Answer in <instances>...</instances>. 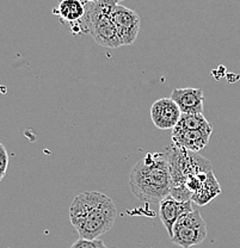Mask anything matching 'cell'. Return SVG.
<instances>
[{"mask_svg": "<svg viewBox=\"0 0 240 248\" xmlns=\"http://www.w3.org/2000/svg\"><path fill=\"white\" fill-rule=\"evenodd\" d=\"M53 14L59 17L63 23L69 25L81 22L85 16V2L81 0H59Z\"/></svg>", "mask_w": 240, "mask_h": 248, "instance_id": "8fae6325", "label": "cell"}, {"mask_svg": "<svg viewBox=\"0 0 240 248\" xmlns=\"http://www.w3.org/2000/svg\"><path fill=\"white\" fill-rule=\"evenodd\" d=\"M192 202H179L172 196H167L159 203V217L161 223L166 228L170 237L174 235V226L180 216L192 211Z\"/></svg>", "mask_w": 240, "mask_h": 248, "instance_id": "ba28073f", "label": "cell"}, {"mask_svg": "<svg viewBox=\"0 0 240 248\" xmlns=\"http://www.w3.org/2000/svg\"><path fill=\"white\" fill-rule=\"evenodd\" d=\"M179 108L171 98H161L154 102L151 108V120L157 128L166 130L174 129L180 120Z\"/></svg>", "mask_w": 240, "mask_h": 248, "instance_id": "52a82bcc", "label": "cell"}, {"mask_svg": "<svg viewBox=\"0 0 240 248\" xmlns=\"http://www.w3.org/2000/svg\"><path fill=\"white\" fill-rule=\"evenodd\" d=\"M112 18L122 46H131L138 38L141 28V19L134 10L117 4L113 9Z\"/></svg>", "mask_w": 240, "mask_h": 248, "instance_id": "8992f818", "label": "cell"}, {"mask_svg": "<svg viewBox=\"0 0 240 248\" xmlns=\"http://www.w3.org/2000/svg\"><path fill=\"white\" fill-rule=\"evenodd\" d=\"M82 2H87V1H95V0H81Z\"/></svg>", "mask_w": 240, "mask_h": 248, "instance_id": "2e32d148", "label": "cell"}, {"mask_svg": "<svg viewBox=\"0 0 240 248\" xmlns=\"http://www.w3.org/2000/svg\"><path fill=\"white\" fill-rule=\"evenodd\" d=\"M69 248H108L104 245L102 240H86V239H80L77 240L73 245Z\"/></svg>", "mask_w": 240, "mask_h": 248, "instance_id": "5bb4252c", "label": "cell"}, {"mask_svg": "<svg viewBox=\"0 0 240 248\" xmlns=\"http://www.w3.org/2000/svg\"><path fill=\"white\" fill-rule=\"evenodd\" d=\"M221 193V186L219 184L218 179L214 175L213 170L207 174V179L205 180L203 185L198 191L192 193V201L197 205L203 206L207 205L209 202H211L215 197H218Z\"/></svg>", "mask_w": 240, "mask_h": 248, "instance_id": "7c38bea8", "label": "cell"}, {"mask_svg": "<svg viewBox=\"0 0 240 248\" xmlns=\"http://www.w3.org/2000/svg\"><path fill=\"white\" fill-rule=\"evenodd\" d=\"M171 99L178 105L182 113H203L205 95L201 89H175L171 93Z\"/></svg>", "mask_w": 240, "mask_h": 248, "instance_id": "30bf717a", "label": "cell"}, {"mask_svg": "<svg viewBox=\"0 0 240 248\" xmlns=\"http://www.w3.org/2000/svg\"><path fill=\"white\" fill-rule=\"evenodd\" d=\"M178 126L188 130H200V131H209L213 133V126L206 120L203 113H182Z\"/></svg>", "mask_w": 240, "mask_h": 248, "instance_id": "4fadbf2b", "label": "cell"}, {"mask_svg": "<svg viewBox=\"0 0 240 248\" xmlns=\"http://www.w3.org/2000/svg\"><path fill=\"white\" fill-rule=\"evenodd\" d=\"M207 237V223L201 216L200 211L193 209L184 214L174 226V235L171 241L183 248L202 244Z\"/></svg>", "mask_w": 240, "mask_h": 248, "instance_id": "5b68a950", "label": "cell"}, {"mask_svg": "<svg viewBox=\"0 0 240 248\" xmlns=\"http://www.w3.org/2000/svg\"><path fill=\"white\" fill-rule=\"evenodd\" d=\"M165 154L171 172V186L185 185L187 180L192 175L213 170L211 162L196 152L178 148L175 144H171Z\"/></svg>", "mask_w": 240, "mask_h": 248, "instance_id": "277c9868", "label": "cell"}, {"mask_svg": "<svg viewBox=\"0 0 240 248\" xmlns=\"http://www.w3.org/2000/svg\"><path fill=\"white\" fill-rule=\"evenodd\" d=\"M7 167H9V154L4 144L0 143V182L6 174Z\"/></svg>", "mask_w": 240, "mask_h": 248, "instance_id": "9a60e30c", "label": "cell"}, {"mask_svg": "<svg viewBox=\"0 0 240 248\" xmlns=\"http://www.w3.org/2000/svg\"><path fill=\"white\" fill-rule=\"evenodd\" d=\"M171 172L165 153H147L129 173V187L138 200L160 203L170 195Z\"/></svg>", "mask_w": 240, "mask_h": 248, "instance_id": "7a4b0ae2", "label": "cell"}, {"mask_svg": "<svg viewBox=\"0 0 240 248\" xmlns=\"http://www.w3.org/2000/svg\"><path fill=\"white\" fill-rule=\"evenodd\" d=\"M68 215L81 239L96 240L112 228L117 210L108 196L97 191H85L73 198Z\"/></svg>", "mask_w": 240, "mask_h": 248, "instance_id": "6da1fadb", "label": "cell"}, {"mask_svg": "<svg viewBox=\"0 0 240 248\" xmlns=\"http://www.w3.org/2000/svg\"><path fill=\"white\" fill-rule=\"evenodd\" d=\"M117 2L115 0H95L85 2V16L81 22L69 25L74 35L90 33L97 45L117 49L122 46L116 31L112 14Z\"/></svg>", "mask_w": 240, "mask_h": 248, "instance_id": "3957f363", "label": "cell"}, {"mask_svg": "<svg viewBox=\"0 0 240 248\" xmlns=\"http://www.w3.org/2000/svg\"><path fill=\"white\" fill-rule=\"evenodd\" d=\"M210 136L211 133L209 131L188 130L176 125L172 129V144L178 148L198 153L209 143Z\"/></svg>", "mask_w": 240, "mask_h": 248, "instance_id": "9c48e42d", "label": "cell"}]
</instances>
